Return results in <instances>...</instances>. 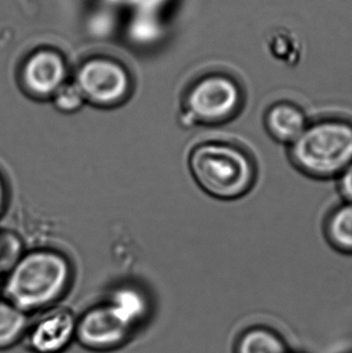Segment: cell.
Returning <instances> with one entry per match:
<instances>
[{
	"label": "cell",
	"mask_w": 352,
	"mask_h": 353,
	"mask_svg": "<svg viewBox=\"0 0 352 353\" xmlns=\"http://www.w3.org/2000/svg\"><path fill=\"white\" fill-rule=\"evenodd\" d=\"M235 353H291L287 342L273 330L252 327L240 336Z\"/></svg>",
	"instance_id": "10"
},
{
	"label": "cell",
	"mask_w": 352,
	"mask_h": 353,
	"mask_svg": "<svg viewBox=\"0 0 352 353\" xmlns=\"http://www.w3.org/2000/svg\"><path fill=\"white\" fill-rule=\"evenodd\" d=\"M140 321L112 299L78 316L76 340L92 352H109L125 344Z\"/></svg>",
	"instance_id": "4"
},
{
	"label": "cell",
	"mask_w": 352,
	"mask_h": 353,
	"mask_svg": "<svg viewBox=\"0 0 352 353\" xmlns=\"http://www.w3.org/2000/svg\"><path fill=\"white\" fill-rule=\"evenodd\" d=\"M21 243L8 232H0V273L10 272L20 261Z\"/></svg>",
	"instance_id": "13"
},
{
	"label": "cell",
	"mask_w": 352,
	"mask_h": 353,
	"mask_svg": "<svg viewBox=\"0 0 352 353\" xmlns=\"http://www.w3.org/2000/svg\"><path fill=\"white\" fill-rule=\"evenodd\" d=\"M237 85L225 77H210L200 81L190 92L188 109L194 119L220 121L231 116L240 103Z\"/></svg>",
	"instance_id": "6"
},
{
	"label": "cell",
	"mask_w": 352,
	"mask_h": 353,
	"mask_svg": "<svg viewBox=\"0 0 352 353\" xmlns=\"http://www.w3.org/2000/svg\"><path fill=\"white\" fill-rule=\"evenodd\" d=\"M78 316L55 305L33 313L22 343L31 353H62L76 340Z\"/></svg>",
	"instance_id": "5"
},
{
	"label": "cell",
	"mask_w": 352,
	"mask_h": 353,
	"mask_svg": "<svg viewBox=\"0 0 352 353\" xmlns=\"http://www.w3.org/2000/svg\"><path fill=\"white\" fill-rule=\"evenodd\" d=\"M300 167L316 176L344 171L352 161V128L341 122H324L308 128L293 143Z\"/></svg>",
	"instance_id": "3"
},
{
	"label": "cell",
	"mask_w": 352,
	"mask_h": 353,
	"mask_svg": "<svg viewBox=\"0 0 352 353\" xmlns=\"http://www.w3.org/2000/svg\"><path fill=\"white\" fill-rule=\"evenodd\" d=\"M271 134L281 142L295 143L307 130L305 116L293 105H278L268 115Z\"/></svg>",
	"instance_id": "9"
},
{
	"label": "cell",
	"mask_w": 352,
	"mask_h": 353,
	"mask_svg": "<svg viewBox=\"0 0 352 353\" xmlns=\"http://www.w3.org/2000/svg\"><path fill=\"white\" fill-rule=\"evenodd\" d=\"M329 232L337 246L352 250V203L343 205L333 215Z\"/></svg>",
	"instance_id": "12"
},
{
	"label": "cell",
	"mask_w": 352,
	"mask_h": 353,
	"mask_svg": "<svg viewBox=\"0 0 352 353\" xmlns=\"http://www.w3.org/2000/svg\"><path fill=\"white\" fill-rule=\"evenodd\" d=\"M196 182L207 192L220 199L243 194L253 180V167L242 151L222 144L198 147L190 157Z\"/></svg>",
	"instance_id": "2"
},
{
	"label": "cell",
	"mask_w": 352,
	"mask_h": 353,
	"mask_svg": "<svg viewBox=\"0 0 352 353\" xmlns=\"http://www.w3.org/2000/svg\"><path fill=\"white\" fill-rule=\"evenodd\" d=\"M66 70L59 55L41 51L31 56L24 68V81L29 89L41 97L55 94L64 85Z\"/></svg>",
	"instance_id": "8"
},
{
	"label": "cell",
	"mask_w": 352,
	"mask_h": 353,
	"mask_svg": "<svg viewBox=\"0 0 352 353\" xmlns=\"http://www.w3.org/2000/svg\"><path fill=\"white\" fill-rule=\"evenodd\" d=\"M30 315L8 301H0V350L22 343Z\"/></svg>",
	"instance_id": "11"
},
{
	"label": "cell",
	"mask_w": 352,
	"mask_h": 353,
	"mask_svg": "<svg viewBox=\"0 0 352 353\" xmlns=\"http://www.w3.org/2000/svg\"><path fill=\"white\" fill-rule=\"evenodd\" d=\"M70 281L65 259L53 252H34L21 259L3 286L6 300L27 314L58 305Z\"/></svg>",
	"instance_id": "1"
},
{
	"label": "cell",
	"mask_w": 352,
	"mask_h": 353,
	"mask_svg": "<svg viewBox=\"0 0 352 353\" xmlns=\"http://www.w3.org/2000/svg\"><path fill=\"white\" fill-rule=\"evenodd\" d=\"M85 97L78 85H65L55 93V105L60 111L74 112L82 107Z\"/></svg>",
	"instance_id": "14"
},
{
	"label": "cell",
	"mask_w": 352,
	"mask_h": 353,
	"mask_svg": "<svg viewBox=\"0 0 352 353\" xmlns=\"http://www.w3.org/2000/svg\"><path fill=\"white\" fill-rule=\"evenodd\" d=\"M4 203H6V187H4L3 181L0 176V213L3 209Z\"/></svg>",
	"instance_id": "16"
},
{
	"label": "cell",
	"mask_w": 352,
	"mask_h": 353,
	"mask_svg": "<svg viewBox=\"0 0 352 353\" xmlns=\"http://www.w3.org/2000/svg\"><path fill=\"white\" fill-rule=\"evenodd\" d=\"M341 191L343 195L352 203V165L342 172L340 180Z\"/></svg>",
	"instance_id": "15"
},
{
	"label": "cell",
	"mask_w": 352,
	"mask_h": 353,
	"mask_svg": "<svg viewBox=\"0 0 352 353\" xmlns=\"http://www.w3.org/2000/svg\"><path fill=\"white\" fill-rule=\"evenodd\" d=\"M76 84L87 101L96 105H112L127 92L128 77L115 62L91 60L79 70Z\"/></svg>",
	"instance_id": "7"
}]
</instances>
